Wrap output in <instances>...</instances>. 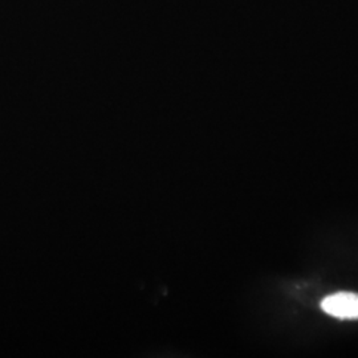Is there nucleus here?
I'll use <instances>...</instances> for the list:
<instances>
[{
  "instance_id": "f257e3e1",
  "label": "nucleus",
  "mask_w": 358,
  "mask_h": 358,
  "mask_svg": "<svg viewBox=\"0 0 358 358\" xmlns=\"http://www.w3.org/2000/svg\"><path fill=\"white\" fill-rule=\"evenodd\" d=\"M321 309L333 317L341 320H357L358 294L352 292H337L321 301Z\"/></svg>"
}]
</instances>
